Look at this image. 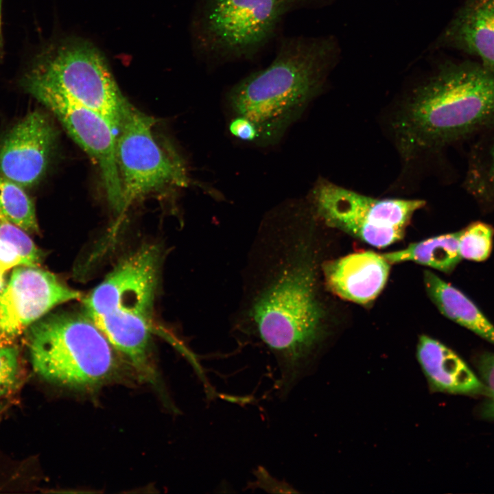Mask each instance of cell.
Here are the masks:
<instances>
[{
  "label": "cell",
  "instance_id": "6",
  "mask_svg": "<svg viewBox=\"0 0 494 494\" xmlns=\"http://www.w3.org/2000/svg\"><path fill=\"white\" fill-rule=\"evenodd\" d=\"M322 0H203L191 25L196 54L209 66L259 53L293 11Z\"/></svg>",
  "mask_w": 494,
  "mask_h": 494
},
{
  "label": "cell",
  "instance_id": "4",
  "mask_svg": "<svg viewBox=\"0 0 494 494\" xmlns=\"http://www.w3.org/2000/svg\"><path fill=\"white\" fill-rule=\"evenodd\" d=\"M161 252L143 246L122 259L83 300L84 314L114 349L149 371L148 351Z\"/></svg>",
  "mask_w": 494,
  "mask_h": 494
},
{
  "label": "cell",
  "instance_id": "22",
  "mask_svg": "<svg viewBox=\"0 0 494 494\" xmlns=\"http://www.w3.org/2000/svg\"><path fill=\"white\" fill-rule=\"evenodd\" d=\"M478 374L486 385L488 393L480 409V414L488 421H494V353L484 352L475 360Z\"/></svg>",
  "mask_w": 494,
  "mask_h": 494
},
{
  "label": "cell",
  "instance_id": "18",
  "mask_svg": "<svg viewBox=\"0 0 494 494\" xmlns=\"http://www.w3.org/2000/svg\"><path fill=\"white\" fill-rule=\"evenodd\" d=\"M42 253L28 233L13 224L0 221V291L5 275L18 266H39Z\"/></svg>",
  "mask_w": 494,
  "mask_h": 494
},
{
  "label": "cell",
  "instance_id": "12",
  "mask_svg": "<svg viewBox=\"0 0 494 494\" xmlns=\"http://www.w3.org/2000/svg\"><path fill=\"white\" fill-rule=\"evenodd\" d=\"M56 139L48 116L30 112L0 141V174L23 187L35 185L47 170Z\"/></svg>",
  "mask_w": 494,
  "mask_h": 494
},
{
  "label": "cell",
  "instance_id": "20",
  "mask_svg": "<svg viewBox=\"0 0 494 494\" xmlns=\"http://www.w3.org/2000/svg\"><path fill=\"white\" fill-rule=\"evenodd\" d=\"M494 229L484 222H475L460 231L459 252L462 259L483 261L490 256Z\"/></svg>",
  "mask_w": 494,
  "mask_h": 494
},
{
  "label": "cell",
  "instance_id": "24",
  "mask_svg": "<svg viewBox=\"0 0 494 494\" xmlns=\"http://www.w3.org/2000/svg\"><path fill=\"white\" fill-rule=\"evenodd\" d=\"M228 130L233 137L242 142L255 145L257 136V131L249 120L242 117H232L228 122Z\"/></svg>",
  "mask_w": 494,
  "mask_h": 494
},
{
  "label": "cell",
  "instance_id": "26",
  "mask_svg": "<svg viewBox=\"0 0 494 494\" xmlns=\"http://www.w3.org/2000/svg\"><path fill=\"white\" fill-rule=\"evenodd\" d=\"M2 1H3V0H0V60H1V56H2V51H3V47H2V45H3V44H2V36H1V7H2Z\"/></svg>",
  "mask_w": 494,
  "mask_h": 494
},
{
  "label": "cell",
  "instance_id": "1",
  "mask_svg": "<svg viewBox=\"0 0 494 494\" xmlns=\"http://www.w3.org/2000/svg\"><path fill=\"white\" fill-rule=\"evenodd\" d=\"M315 215L307 199H290L263 217L242 273V294L231 332L273 357L277 396L286 399L303 375L324 335L315 256L308 226Z\"/></svg>",
  "mask_w": 494,
  "mask_h": 494
},
{
  "label": "cell",
  "instance_id": "17",
  "mask_svg": "<svg viewBox=\"0 0 494 494\" xmlns=\"http://www.w3.org/2000/svg\"><path fill=\"white\" fill-rule=\"evenodd\" d=\"M459 238L460 231L440 235L382 255L390 264L412 261L449 273L462 259Z\"/></svg>",
  "mask_w": 494,
  "mask_h": 494
},
{
  "label": "cell",
  "instance_id": "3",
  "mask_svg": "<svg viewBox=\"0 0 494 494\" xmlns=\"http://www.w3.org/2000/svg\"><path fill=\"white\" fill-rule=\"evenodd\" d=\"M336 52L329 37L283 38L267 67L228 90L225 104L231 117H242L254 125L255 145H277L323 91Z\"/></svg>",
  "mask_w": 494,
  "mask_h": 494
},
{
  "label": "cell",
  "instance_id": "21",
  "mask_svg": "<svg viewBox=\"0 0 494 494\" xmlns=\"http://www.w3.org/2000/svg\"><path fill=\"white\" fill-rule=\"evenodd\" d=\"M19 350L13 342L0 340V401L11 395L21 379Z\"/></svg>",
  "mask_w": 494,
  "mask_h": 494
},
{
  "label": "cell",
  "instance_id": "16",
  "mask_svg": "<svg viewBox=\"0 0 494 494\" xmlns=\"http://www.w3.org/2000/svg\"><path fill=\"white\" fill-rule=\"evenodd\" d=\"M423 282L444 316L494 344V325L465 294L430 270L424 271Z\"/></svg>",
  "mask_w": 494,
  "mask_h": 494
},
{
  "label": "cell",
  "instance_id": "2",
  "mask_svg": "<svg viewBox=\"0 0 494 494\" xmlns=\"http://www.w3.org/2000/svg\"><path fill=\"white\" fill-rule=\"evenodd\" d=\"M494 121V70L447 62L391 104L386 126L408 174L442 147Z\"/></svg>",
  "mask_w": 494,
  "mask_h": 494
},
{
  "label": "cell",
  "instance_id": "5",
  "mask_svg": "<svg viewBox=\"0 0 494 494\" xmlns=\"http://www.w3.org/2000/svg\"><path fill=\"white\" fill-rule=\"evenodd\" d=\"M25 333L32 368L50 382L85 388L104 381L115 370L114 348L84 314H47Z\"/></svg>",
  "mask_w": 494,
  "mask_h": 494
},
{
  "label": "cell",
  "instance_id": "9",
  "mask_svg": "<svg viewBox=\"0 0 494 494\" xmlns=\"http://www.w3.org/2000/svg\"><path fill=\"white\" fill-rule=\"evenodd\" d=\"M154 120L128 101L117 134L116 154L122 188L121 215L136 200L166 188H187L191 183L187 163L172 147L158 143Z\"/></svg>",
  "mask_w": 494,
  "mask_h": 494
},
{
  "label": "cell",
  "instance_id": "23",
  "mask_svg": "<svg viewBox=\"0 0 494 494\" xmlns=\"http://www.w3.org/2000/svg\"><path fill=\"white\" fill-rule=\"evenodd\" d=\"M255 481L248 488H258L269 493H296V490L287 482L273 478L261 467L255 471Z\"/></svg>",
  "mask_w": 494,
  "mask_h": 494
},
{
  "label": "cell",
  "instance_id": "19",
  "mask_svg": "<svg viewBox=\"0 0 494 494\" xmlns=\"http://www.w3.org/2000/svg\"><path fill=\"white\" fill-rule=\"evenodd\" d=\"M23 187L0 174V221L28 234L38 232L34 204Z\"/></svg>",
  "mask_w": 494,
  "mask_h": 494
},
{
  "label": "cell",
  "instance_id": "8",
  "mask_svg": "<svg viewBox=\"0 0 494 494\" xmlns=\"http://www.w3.org/2000/svg\"><path fill=\"white\" fill-rule=\"evenodd\" d=\"M306 199L320 222L379 248L400 240L425 204L419 199L370 197L321 177Z\"/></svg>",
  "mask_w": 494,
  "mask_h": 494
},
{
  "label": "cell",
  "instance_id": "7",
  "mask_svg": "<svg viewBox=\"0 0 494 494\" xmlns=\"http://www.w3.org/2000/svg\"><path fill=\"white\" fill-rule=\"evenodd\" d=\"M21 84L26 91L38 88L58 93L98 112L117 133L128 102L101 51L77 37L58 39L41 49Z\"/></svg>",
  "mask_w": 494,
  "mask_h": 494
},
{
  "label": "cell",
  "instance_id": "25",
  "mask_svg": "<svg viewBox=\"0 0 494 494\" xmlns=\"http://www.w3.org/2000/svg\"><path fill=\"white\" fill-rule=\"evenodd\" d=\"M488 172L490 187L494 192V141L491 150L490 162Z\"/></svg>",
  "mask_w": 494,
  "mask_h": 494
},
{
  "label": "cell",
  "instance_id": "15",
  "mask_svg": "<svg viewBox=\"0 0 494 494\" xmlns=\"http://www.w3.org/2000/svg\"><path fill=\"white\" fill-rule=\"evenodd\" d=\"M438 44L475 56L494 70V0H466Z\"/></svg>",
  "mask_w": 494,
  "mask_h": 494
},
{
  "label": "cell",
  "instance_id": "13",
  "mask_svg": "<svg viewBox=\"0 0 494 494\" xmlns=\"http://www.w3.org/2000/svg\"><path fill=\"white\" fill-rule=\"evenodd\" d=\"M321 268L329 291L344 300L364 305L384 288L390 263L382 254L368 250L325 261Z\"/></svg>",
  "mask_w": 494,
  "mask_h": 494
},
{
  "label": "cell",
  "instance_id": "10",
  "mask_svg": "<svg viewBox=\"0 0 494 494\" xmlns=\"http://www.w3.org/2000/svg\"><path fill=\"white\" fill-rule=\"evenodd\" d=\"M27 93L47 107L71 137L98 166L107 198L117 214L122 211V188L117 161V132L98 112L58 93L32 89Z\"/></svg>",
  "mask_w": 494,
  "mask_h": 494
},
{
  "label": "cell",
  "instance_id": "11",
  "mask_svg": "<svg viewBox=\"0 0 494 494\" xmlns=\"http://www.w3.org/2000/svg\"><path fill=\"white\" fill-rule=\"evenodd\" d=\"M81 298L80 292L39 266L14 268L0 291V340L13 342L54 307Z\"/></svg>",
  "mask_w": 494,
  "mask_h": 494
},
{
  "label": "cell",
  "instance_id": "14",
  "mask_svg": "<svg viewBox=\"0 0 494 494\" xmlns=\"http://www.w3.org/2000/svg\"><path fill=\"white\" fill-rule=\"evenodd\" d=\"M416 357L432 390L471 397L486 396L488 390L481 378L462 357L440 341L421 335Z\"/></svg>",
  "mask_w": 494,
  "mask_h": 494
}]
</instances>
